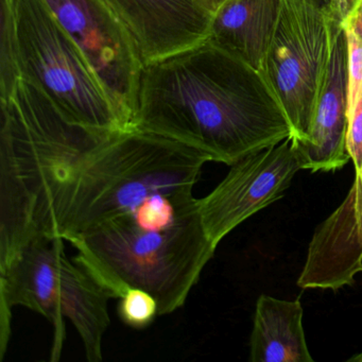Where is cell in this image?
Segmentation results:
<instances>
[{
    "label": "cell",
    "mask_w": 362,
    "mask_h": 362,
    "mask_svg": "<svg viewBox=\"0 0 362 362\" xmlns=\"http://www.w3.org/2000/svg\"><path fill=\"white\" fill-rule=\"evenodd\" d=\"M133 128L228 166L292 137L262 71L209 40L145 64Z\"/></svg>",
    "instance_id": "cell-1"
},
{
    "label": "cell",
    "mask_w": 362,
    "mask_h": 362,
    "mask_svg": "<svg viewBox=\"0 0 362 362\" xmlns=\"http://www.w3.org/2000/svg\"><path fill=\"white\" fill-rule=\"evenodd\" d=\"M209 156L139 130L86 139L48 167L28 215L33 235L71 241L100 223L130 230L162 192L192 188Z\"/></svg>",
    "instance_id": "cell-2"
},
{
    "label": "cell",
    "mask_w": 362,
    "mask_h": 362,
    "mask_svg": "<svg viewBox=\"0 0 362 362\" xmlns=\"http://www.w3.org/2000/svg\"><path fill=\"white\" fill-rule=\"evenodd\" d=\"M16 79L39 86L73 124L126 131L98 76L44 0H0V94Z\"/></svg>",
    "instance_id": "cell-3"
},
{
    "label": "cell",
    "mask_w": 362,
    "mask_h": 362,
    "mask_svg": "<svg viewBox=\"0 0 362 362\" xmlns=\"http://www.w3.org/2000/svg\"><path fill=\"white\" fill-rule=\"evenodd\" d=\"M330 47L327 11L310 0H283L260 71L285 111L296 141L308 137Z\"/></svg>",
    "instance_id": "cell-4"
},
{
    "label": "cell",
    "mask_w": 362,
    "mask_h": 362,
    "mask_svg": "<svg viewBox=\"0 0 362 362\" xmlns=\"http://www.w3.org/2000/svg\"><path fill=\"white\" fill-rule=\"evenodd\" d=\"M94 69L124 130H134L144 63L132 33L110 0H44Z\"/></svg>",
    "instance_id": "cell-5"
},
{
    "label": "cell",
    "mask_w": 362,
    "mask_h": 362,
    "mask_svg": "<svg viewBox=\"0 0 362 362\" xmlns=\"http://www.w3.org/2000/svg\"><path fill=\"white\" fill-rule=\"evenodd\" d=\"M226 177L199 199L205 233L215 247L233 230L285 196L302 158L293 137L250 154L230 166Z\"/></svg>",
    "instance_id": "cell-6"
},
{
    "label": "cell",
    "mask_w": 362,
    "mask_h": 362,
    "mask_svg": "<svg viewBox=\"0 0 362 362\" xmlns=\"http://www.w3.org/2000/svg\"><path fill=\"white\" fill-rule=\"evenodd\" d=\"M64 240L35 235L0 260V358L7 351L11 309L24 306L40 313L54 326L52 360L58 361L65 341L64 315L61 309V260Z\"/></svg>",
    "instance_id": "cell-7"
},
{
    "label": "cell",
    "mask_w": 362,
    "mask_h": 362,
    "mask_svg": "<svg viewBox=\"0 0 362 362\" xmlns=\"http://www.w3.org/2000/svg\"><path fill=\"white\" fill-rule=\"evenodd\" d=\"M329 62L315 105L308 137L298 141L303 170L334 173L351 160L347 149L349 130V48L341 25L329 21Z\"/></svg>",
    "instance_id": "cell-8"
},
{
    "label": "cell",
    "mask_w": 362,
    "mask_h": 362,
    "mask_svg": "<svg viewBox=\"0 0 362 362\" xmlns=\"http://www.w3.org/2000/svg\"><path fill=\"white\" fill-rule=\"evenodd\" d=\"M132 33L144 63L209 39L213 16L199 0H110Z\"/></svg>",
    "instance_id": "cell-9"
},
{
    "label": "cell",
    "mask_w": 362,
    "mask_h": 362,
    "mask_svg": "<svg viewBox=\"0 0 362 362\" xmlns=\"http://www.w3.org/2000/svg\"><path fill=\"white\" fill-rule=\"evenodd\" d=\"M283 0H226L211 20L209 41L260 71Z\"/></svg>",
    "instance_id": "cell-10"
},
{
    "label": "cell",
    "mask_w": 362,
    "mask_h": 362,
    "mask_svg": "<svg viewBox=\"0 0 362 362\" xmlns=\"http://www.w3.org/2000/svg\"><path fill=\"white\" fill-rule=\"evenodd\" d=\"M250 361L311 362L298 298L281 300L262 294L256 303L250 338Z\"/></svg>",
    "instance_id": "cell-11"
},
{
    "label": "cell",
    "mask_w": 362,
    "mask_h": 362,
    "mask_svg": "<svg viewBox=\"0 0 362 362\" xmlns=\"http://www.w3.org/2000/svg\"><path fill=\"white\" fill-rule=\"evenodd\" d=\"M107 290L77 262L61 260L60 303L64 317L75 326L90 362L103 360V340L111 319Z\"/></svg>",
    "instance_id": "cell-12"
},
{
    "label": "cell",
    "mask_w": 362,
    "mask_h": 362,
    "mask_svg": "<svg viewBox=\"0 0 362 362\" xmlns=\"http://www.w3.org/2000/svg\"><path fill=\"white\" fill-rule=\"evenodd\" d=\"M349 48V113L362 110V0L343 23Z\"/></svg>",
    "instance_id": "cell-13"
},
{
    "label": "cell",
    "mask_w": 362,
    "mask_h": 362,
    "mask_svg": "<svg viewBox=\"0 0 362 362\" xmlns=\"http://www.w3.org/2000/svg\"><path fill=\"white\" fill-rule=\"evenodd\" d=\"M118 315L126 325L143 329L153 323L158 315L156 298L141 288H130L120 298Z\"/></svg>",
    "instance_id": "cell-14"
},
{
    "label": "cell",
    "mask_w": 362,
    "mask_h": 362,
    "mask_svg": "<svg viewBox=\"0 0 362 362\" xmlns=\"http://www.w3.org/2000/svg\"><path fill=\"white\" fill-rule=\"evenodd\" d=\"M360 0H332L327 10L330 22L342 26Z\"/></svg>",
    "instance_id": "cell-15"
},
{
    "label": "cell",
    "mask_w": 362,
    "mask_h": 362,
    "mask_svg": "<svg viewBox=\"0 0 362 362\" xmlns=\"http://www.w3.org/2000/svg\"><path fill=\"white\" fill-rule=\"evenodd\" d=\"M226 0H199L203 8L211 14V16H215L216 12L223 6Z\"/></svg>",
    "instance_id": "cell-16"
},
{
    "label": "cell",
    "mask_w": 362,
    "mask_h": 362,
    "mask_svg": "<svg viewBox=\"0 0 362 362\" xmlns=\"http://www.w3.org/2000/svg\"><path fill=\"white\" fill-rule=\"evenodd\" d=\"M310 1H313V3H315V5H317L320 8H322V9L327 11L328 8H329L330 1H332V0H310Z\"/></svg>",
    "instance_id": "cell-17"
},
{
    "label": "cell",
    "mask_w": 362,
    "mask_h": 362,
    "mask_svg": "<svg viewBox=\"0 0 362 362\" xmlns=\"http://www.w3.org/2000/svg\"><path fill=\"white\" fill-rule=\"evenodd\" d=\"M349 361L353 362H362V351L361 353L357 354L354 357L349 358Z\"/></svg>",
    "instance_id": "cell-18"
}]
</instances>
